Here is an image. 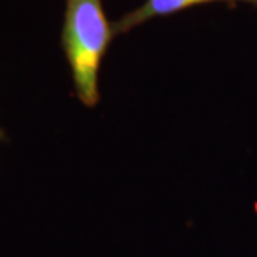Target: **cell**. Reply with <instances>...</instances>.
Here are the masks:
<instances>
[{
    "mask_svg": "<svg viewBox=\"0 0 257 257\" xmlns=\"http://www.w3.org/2000/svg\"><path fill=\"white\" fill-rule=\"evenodd\" d=\"M114 38L101 0H65L62 48L81 105L100 103V68Z\"/></svg>",
    "mask_w": 257,
    "mask_h": 257,
    "instance_id": "cell-1",
    "label": "cell"
},
{
    "mask_svg": "<svg viewBox=\"0 0 257 257\" xmlns=\"http://www.w3.org/2000/svg\"><path fill=\"white\" fill-rule=\"evenodd\" d=\"M212 2H227L236 4L237 0H145L140 7H136L131 12L124 14L113 24L114 37L128 34L135 27L143 25L145 22H150L156 17H168V15L178 14L181 10H186L196 5H204Z\"/></svg>",
    "mask_w": 257,
    "mask_h": 257,
    "instance_id": "cell-2",
    "label": "cell"
},
{
    "mask_svg": "<svg viewBox=\"0 0 257 257\" xmlns=\"http://www.w3.org/2000/svg\"><path fill=\"white\" fill-rule=\"evenodd\" d=\"M4 141H7V135H5V131L0 128V143H4Z\"/></svg>",
    "mask_w": 257,
    "mask_h": 257,
    "instance_id": "cell-3",
    "label": "cell"
},
{
    "mask_svg": "<svg viewBox=\"0 0 257 257\" xmlns=\"http://www.w3.org/2000/svg\"><path fill=\"white\" fill-rule=\"evenodd\" d=\"M237 2H245V4L255 5V7H257V0H237Z\"/></svg>",
    "mask_w": 257,
    "mask_h": 257,
    "instance_id": "cell-4",
    "label": "cell"
}]
</instances>
